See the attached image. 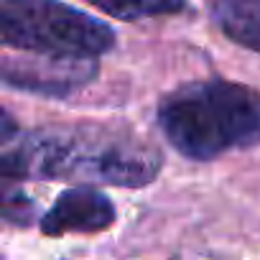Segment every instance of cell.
Masks as SVG:
<instances>
[{
    "label": "cell",
    "instance_id": "cell-6",
    "mask_svg": "<svg viewBox=\"0 0 260 260\" xmlns=\"http://www.w3.org/2000/svg\"><path fill=\"white\" fill-rule=\"evenodd\" d=\"M204 6L230 41L260 54V0H204Z\"/></svg>",
    "mask_w": 260,
    "mask_h": 260
},
{
    "label": "cell",
    "instance_id": "cell-8",
    "mask_svg": "<svg viewBox=\"0 0 260 260\" xmlns=\"http://www.w3.org/2000/svg\"><path fill=\"white\" fill-rule=\"evenodd\" d=\"M36 217V207L31 202V197H26L23 191H11L6 189L3 194V219L8 224H31Z\"/></svg>",
    "mask_w": 260,
    "mask_h": 260
},
{
    "label": "cell",
    "instance_id": "cell-3",
    "mask_svg": "<svg viewBox=\"0 0 260 260\" xmlns=\"http://www.w3.org/2000/svg\"><path fill=\"white\" fill-rule=\"evenodd\" d=\"M0 41L26 54L100 59L115 49L117 36L100 18L61 0H3Z\"/></svg>",
    "mask_w": 260,
    "mask_h": 260
},
{
    "label": "cell",
    "instance_id": "cell-2",
    "mask_svg": "<svg viewBox=\"0 0 260 260\" xmlns=\"http://www.w3.org/2000/svg\"><path fill=\"white\" fill-rule=\"evenodd\" d=\"M156 122L176 153L212 161L260 143V92L222 77L186 82L161 97Z\"/></svg>",
    "mask_w": 260,
    "mask_h": 260
},
{
    "label": "cell",
    "instance_id": "cell-7",
    "mask_svg": "<svg viewBox=\"0 0 260 260\" xmlns=\"http://www.w3.org/2000/svg\"><path fill=\"white\" fill-rule=\"evenodd\" d=\"M92 8L112 16L117 21H146V18H164L179 16L189 11V0H84Z\"/></svg>",
    "mask_w": 260,
    "mask_h": 260
},
{
    "label": "cell",
    "instance_id": "cell-1",
    "mask_svg": "<svg viewBox=\"0 0 260 260\" xmlns=\"http://www.w3.org/2000/svg\"><path fill=\"white\" fill-rule=\"evenodd\" d=\"M0 141V174L6 181L64 179L136 189L151 184L164 166L161 151L127 127L82 122L18 130Z\"/></svg>",
    "mask_w": 260,
    "mask_h": 260
},
{
    "label": "cell",
    "instance_id": "cell-5",
    "mask_svg": "<svg viewBox=\"0 0 260 260\" xmlns=\"http://www.w3.org/2000/svg\"><path fill=\"white\" fill-rule=\"evenodd\" d=\"M117 212L107 194L97 191L89 184L67 189L56 197V202L49 207V212L39 219V227L46 237H61V235H94L107 227H112Z\"/></svg>",
    "mask_w": 260,
    "mask_h": 260
},
{
    "label": "cell",
    "instance_id": "cell-4",
    "mask_svg": "<svg viewBox=\"0 0 260 260\" xmlns=\"http://www.w3.org/2000/svg\"><path fill=\"white\" fill-rule=\"evenodd\" d=\"M97 59H61V56H41L26 54L3 56V84L11 89L44 94V97H67L97 77Z\"/></svg>",
    "mask_w": 260,
    "mask_h": 260
}]
</instances>
